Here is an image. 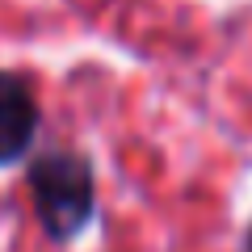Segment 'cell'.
Masks as SVG:
<instances>
[{"label": "cell", "mask_w": 252, "mask_h": 252, "mask_svg": "<svg viewBox=\"0 0 252 252\" xmlns=\"http://www.w3.org/2000/svg\"><path fill=\"white\" fill-rule=\"evenodd\" d=\"M30 193L38 206V223L55 240H72L93 215V172L72 152L42 156L30 168Z\"/></svg>", "instance_id": "cell-1"}, {"label": "cell", "mask_w": 252, "mask_h": 252, "mask_svg": "<svg viewBox=\"0 0 252 252\" xmlns=\"http://www.w3.org/2000/svg\"><path fill=\"white\" fill-rule=\"evenodd\" d=\"M38 130V109L17 76L0 72V164L17 160Z\"/></svg>", "instance_id": "cell-2"}, {"label": "cell", "mask_w": 252, "mask_h": 252, "mask_svg": "<svg viewBox=\"0 0 252 252\" xmlns=\"http://www.w3.org/2000/svg\"><path fill=\"white\" fill-rule=\"evenodd\" d=\"M248 248H252V240H248Z\"/></svg>", "instance_id": "cell-3"}]
</instances>
